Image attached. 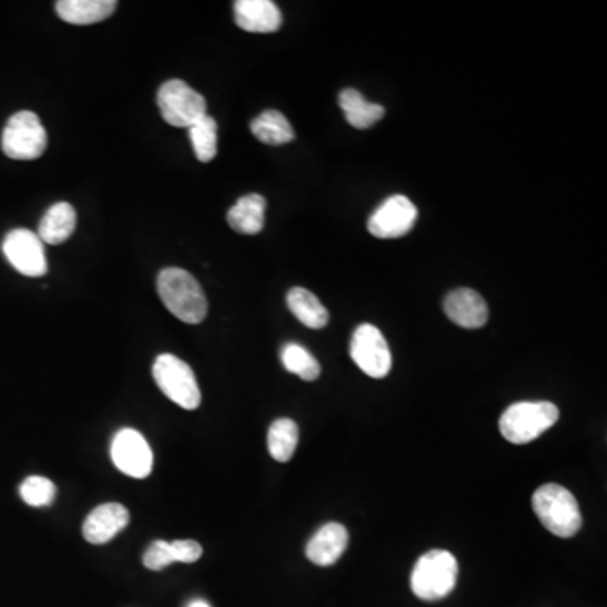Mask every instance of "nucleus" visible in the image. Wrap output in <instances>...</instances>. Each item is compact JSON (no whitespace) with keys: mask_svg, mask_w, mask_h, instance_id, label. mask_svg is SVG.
I'll list each match as a JSON object with an SVG mask.
<instances>
[{"mask_svg":"<svg viewBox=\"0 0 607 607\" xmlns=\"http://www.w3.org/2000/svg\"><path fill=\"white\" fill-rule=\"evenodd\" d=\"M48 147V134L34 112H17L2 132V151L14 161H34Z\"/></svg>","mask_w":607,"mask_h":607,"instance_id":"nucleus-5","label":"nucleus"},{"mask_svg":"<svg viewBox=\"0 0 607 607\" xmlns=\"http://www.w3.org/2000/svg\"><path fill=\"white\" fill-rule=\"evenodd\" d=\"M444 311L452 323L464 329H479L488 323V304L478 292L466 287L447 294Z\"/></svg>","mask_w":607,"mask_h":607,"instance_id":"nucleus-13","label":"nucleus"},{"mask_svg":"<svg viewBox=\"0 0 607 607\" xmlns=\"http://www.w3.org/2000/svg\"><path fill=\"white\" fill-rule=\"evenodd\" d=\"M171 564H174L171 543L166 540L152 542L151 547L147 548V552L144 554V565L147 569L162 570Z\"/></svg>","mask_w":607,"mask_h":607,"instance_id":"nucleus-26","label":"nucleus"},{"mask_svg":"<svg viewBox=\"0 0 607 607\" xmlns=\"http://www.w3.org/2000/svg\"><path fill=\"white\" fill-rule=\"evenodd\" d=\"M21 498L24 503L34 508H43V506H49L53 503L54 496H56V486L53 481H49L48 478L43 476H29L24 479V483L19 488Z\"/></svg>","mask_w":607,"mask_h":607,"instance_id":"nucleus-25","label":"nucleus"},{"mask_svg":"<svg viewBox=\"0 0 607 607\" xmlns=\"http://www.w3.org/2000/svg\"><path fill=\"white\" fill-rule=\"evenodd\" d=\"M339 107L344 112L348 124L355 129H370L385 117V107L368 102L355 88H346L339 93Z\"/></svg>","mask_w":607,"mask_h":607,"instance_id":"nucleus-19","label":"nucleus"},{"mask_svg":"<svg viewBox=\"0 0 607 607\" xmlns=\"http://www.w3.org/2000/svg\"><path fill=\"white\" fill-rule=\"evenodd\" d=\"M252 134L267 146H284L296 139L291 122L277 110L260 113L250 124Z\"/></svg>","mask_w":607,"mask_h":607,"instance_id":"nucleus-21","label":"nucleus"},{"mask_svg":"<svg viewBox=\"0 0 607 607\" xmlns=\"http://www.w3.org/2000/svg\"><path fill=\"white\" fill-rule=\"evenodd\" d=\"M117 6L115 0H60L56 2V14L68 24L88 26L105 21Z\"/></svg>","mask_w":607,"mask_h":607,"instance_id":"nucleus-16","label":"nucleus"},{"mask_svg":"<svg viewBox=\"0 0 607 607\" xmlns=\"http://www.w3.org/2000/svg\"><path fill=\"white\" fill-rule=\"evenodd\" d=\"M346 547H348V530L341 523H326L307 543V559L319 567H329L343 557Z\"/></svg>","mask_w":607,"mask_h":607,"instance_id":"nucleus-15","label":"nucleus"},{"mask_svg":"<svg viewBox=\"0 0 607 607\" xmlns=\"http://www.w3.org/2000/svg\"><path fill=\"white\" fill-rule=\"evenodd\" d=\"M2 252L19 274L26 277H43L48 274L44 243L38 233L26 228L9 231L2 243Z\"/></svg>","mask_w":607,"mask_h":607,"instance_id":"nucleus-10","label":"nucleus"},{"mask_svg":"<svg viewBox=\"0 0 607 607\" xmlns=\"http://www.w3.org/2000/svg\"><path fill=\"white\" fill-rule=\"evenodd\" d=\"M189 140L199 162H211L218 152V124L210 115L189 127Z\"/></svg>","mask_w":607,"mask_h":607,"instance_id":"nucleus-24","label":"nucleus"},{"mask_svg":"<svg viewBox=\"0 0 607 607\" xmlns=\"http://www.w3.org/2000/svg\"><path fill=\"white\" fill-rule=\"evenodd\" d=\"M129 520V510L124 505L105 503L86 516L83 522V537L93 545H102L127 528Z\"/></svg>","mask_w":607,"mask_h":607,"instance_id":"nucleus-12","label":"nucleus"},{"mask_svg":"<svg viewBox=\"0 0 607 607\" xmlns=\"http://www.w3.org/2000/svg\"><path fill=\"white\" fill-rule=\"evenodd\" d=\"M188 607H211L210 604L206 601H201V599H196V601L191 602Z\"/></svg>","mask_w":607,"mask_h":607,"instance_id":"nucleus-28","label":"nucleus"},{"mask_svg":"<svg viewBox=\"0 0 607 607\" xmlns=\"http://www.w3.org/2000/svg\"><path fill=\"white\" fill-rule=\"evenodd\" d=\"M559 417V409L552 402L513 403L501 415V436L515 446H522L554 427Z\"/></svg>","mask_w":607,"mask_h":607,"instance_id":"nucleus-4","label":"nucleus"},{"mask_svg":"<svg viewBox=\"0 0 607 607\" xmlns=\"http://www.w3.org/2000/svg\"><path fill=\"white\" fill-rule=\"evenodd\" d=\"M287 306L304 326L323 329L329 323V312L311 291L304 287H294L287 294Z\"/></svg>","mask_w":607,"mask_h":607,"instance_id":"nucleus-20","label":"nucleus"},{"mask_svg":"<svg viewBox=\"0 0 607 607\" xmlns=\"http://www.w3.org/2000/svg\"><path fill=\"white\" fill-rule=\"evenodd\" d=\"M267 444L270 456L274 457L275 461H291L299 444V427L296 422L291 419L275 420L274 424L270 425Z\"/></svg>","mask_w":607,"mask_h":607,"instance_id":"nucleus-22","label":"nucleus"},{"mask_svg":"<svg viewBox=\"0 0 607 607\" xmlns=\"http://www.w3.org/2000/svg\"><path fill=\"white\" fill-rule=\"evenodd\" d=\"M235 22L247 33L269 34L282 26V12L272 0H237Z\"/></svg>","mask_w":607,"mask_h":607,"instance_id":"nucleus-14","label":"nucleus"},{"mask_svg":"<svg viewBox=\"0 0 607 607\" xmlns=\"http://www.w3.org/2000/svg\"><path fill=\"white\" fill-rule=\"evenodd\" d=\"M157 105L162 119L179 129H189L206 117V98L183 80H169L159 88Z\"/></svg>","mask_w":607,"mask_h":607,"instance_id":"nucleus-7","label":"nucleus"},{"mask_svg":"<svg viewBox=\"0 0 607 607\" xmlns=\"http://www.w3.org/2000/svg\"><path fill=\"white\" fill-rule=\"evenodd\" d=\"M152 375L157 387L161 388L169 400L186 410L198 409L201 392L194 371L186 361L169 353L157 356L156 363L152 366Z\"/></svg>","mask_w":607,"mask_h":607,"instance_id":"nucleus-6","label":"nucleus"},{"mask_svg":"<svg viewBox=\"0 0 607 607\" xmlns=\"http://www.w3.org/2000/svg\"><path fill=\"white\" fill-rule=\"evenodd\" d=\"M157 292L161 301L179 321L199 324L208 314L203 287L193 275L179 267H167L157 277Z\"/></svg>","mask_w":607,"mask_h":607,"instance_id":"nucleus-1","label":"nucleus"},{"mask_svg":"<svg viewBox=\"0 0 607 607\" xmlns=\"http://www.w3.org/2000/svg\"><path fill=\"white\" fill-rule=\"evenodd\" d=\"M171 548L174 562H183V564H193L203 555V548L196 540H176L171 542Z\"/></svg>","mask_w":607,"mask_h":607,"instance_id":"nucleus-27","label":"nucleus"},{"mask_svg":"<svg viewBox=\"0 0 607 607\" xmlns=\"http://www.w3.org/2000/svg\"><path fill=\"white\" fill-rule=\"evenodd\" d=\"M459 565L451 552L434 548L422 555L410 575V587L422 601H439L456 587Z\"/></svg>","mask_w":607,"mask_h":607,"instance_id":"nucleus-3","label":"nucleus"},{"mask_svg":"<svg viewBox=\"0 0 607 607\" xmlns=\"http://www.w3.org/2000/svg\"><path fill=\"white\" fill-rule=\"evenodd\" d=\"M267 201L260 194H247L228 211V225L240 235H257L264 230Z\"/></svg>","mask_w":607,"mask_h":607,"instance_id":"nucleus-17","label":"nucleus"},{"mask_svg":"<svg viewBox=\"0 0 607 607\" xmlns=\"http://www.w3.org/2000/svg\"><path fill=\"white\" fill-rule=\"evenodd\" d=\"M419 211L407 196L395 194L385 199L368 220V231L377 238L405 237L417 221Z\"/></svg>","mask_w":607,"mask_h":607,"instance_id":"nucleus-11","label":"nucleus"},{"mask_svg":"<svg viewBox=\"0 0 607 607\" xmlns=\"http://www.w3.org/2000/svg\"><path fill=\"white\" fill-rule=\"evenodd\" d=\"M532 506L548 532L560 538L574 537L582 528L579 503L569 489L560 484H543L533 493Z\"/></svg>","mask_w":607,"mask_h":607,"instance_id":"nucleus-2","label":"nucleus"},{"mask_svg":"<svg viewBox=\"0 0 607 607\" xmlns=\"http://www.w3.org/2000/svg\"><path fill=\"white\" fill-rule=\"evenodd\" d=\"M285 370L302 378L304 382H314L321 375V365L301 344H285L280 353Z\"/></svg>","mask_w":607,"mask_h":607,"instance_id":"nucleus-23","label":"nucleus"},{"mask_svg":"<svg viewBox=\"0 0 607 607\" xmlns=\"http://www.w3.org/2000/svg\"><path fill=\"white\" fill-rule=\"evenodd\" d=\"M76 228V211L70 203H56L44 213L39 223L38 237L48 245H61L73 235Z\"/></svg>","mask_w":607,"mask_h":607,"instance_id":"nucleus-18","label":"nucleus"},{"mask_svg":"<svg viewBox=\"0 0 607 607\" xmlns=\"http://www.w3.org/2000/svg\"><path fill=\"white\" fill-rule=\"evenodd\" d=\"M110 456L120 473L130 478L144 479L152 473L154 454L139 430H119L113 437Z\"/></svg>","mask_w":607,"mask_h":607,"instance_id":"nucleus-9","label":"nucleus"},{"mask_svg":"<svg viewBox=\"0 0 607 607\" xmlns=\"http://www.w3.org/2000/svg\"><path fill=\"white\" fill-rule=\"evenodd\" d=\"M351 358L371 378H385L392 370V353L382 331L373 324H361L351 338Z\"/></svg>","mask_w":607,"mask_h":607,"instance_id":"nucleus-8","label":"nucleus"}]
</instances>
